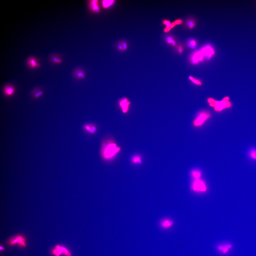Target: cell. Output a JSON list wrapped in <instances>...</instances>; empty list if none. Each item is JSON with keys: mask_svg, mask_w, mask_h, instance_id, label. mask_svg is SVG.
I'll return each instance as SVG.
<instances>
[{"mask_svg": "<svg viewBox=\"0 0 256 256\" xmlns=\"http://www.w3.org/2000/svg\"><path fill=\"white\" fill-rule=\"evenodd\" d=\"M103 143L105 145L102 143V154L103 157L106 159L112 158L120 150V147L112 141H108L106 143Z\"/></svg>", "mask_w": 256, "mask_h": 256, "instance_id": "obj_1", "label": "cell"}, {"mask_svg": "<svg viewBox=\"0 0 256 256\" xmlns=\"http://www.w3.org/2000/svg\"><path fill=\"white\" fill-rule=\"evenodd\" d=\"M229 98L228 97H224L223 100L220 101H217L213 98H209L208 100L210 105L215 107V110L217 111H220L226 108H229L232 105L231 103L229 101Z\"/></svg>", "mask_w": 256, "mask_h": 256, "instance_id": "obj_2", "label": "cell"}, {"mask_svg": "<svg viewBox=\"0 0 256 256\" xmlns=\"http://www.w3.org/2000/svg\"><path fill=\"white\" fill-rule=\"evenodd\" d=\"M52 254L55 256H72V254L66 247L59 244L56 245L52 251Z\"/></svg>", "mask_w": 256, "mask_h": 256, "instance_id": "obj_3", "label": "cell"}, {"mask_svg": "<svg viewBox=\"0 0 256 256\" xmlns=\"http://www.w3.org/2000/svg\"><path fill=\"white\" fill-rule=\"evenodd\" d=\"M73 78L76 80H83L86 77V72L83 67L78 66L74 68L72 72Z\"/></svg>", "mask_w": 256, "mask_h": 256, "instance_id": "obj_4", "label": "cell"}, {"mask_svg": "<svg viewBox=\"0 0 256 256\" xmlns=\"http://www.w3.org/2000/svg\"><path fill=\"white\" fill-rule=\"evenodd\" d=\"M210 116V114L208 113L205 112H201L194 121V124L196 126L201 125Z\"/></svg>", "mask_w": 256, "mask_h": 256, "instance_id": "obj_5", "label": "cell"}, {"mask_svg": "<svg viewBox=\"0 0 256 256\" xmlns=\"http://www.w3.org/2000/svg\"><path fill=\"white\" fill-rule=\"evenodd\" d=\"M25 240L23 236L21 235H18L10 239L9 243L12 245L18 244L21 247H25L26 246Z\"/></svg>", "mask_w": 256, "mask_h": 256, "instance_id": "obj_6", "label": "cell"}, {"mask_svg": "<svg viewBox=\"0 0 256 256\" xmlns=\"http://www.w3.org/2000/svg\"><path fill=\"white\" fill-rule=\"evenodd\" d=\"M119 106L122 112L124 113L128 112L131 102L127 97H123L120 99L119 102Z\"/></svg>", "mask_w": 256, "mask_h": 256, "instance_id": "obj_7", "label": "cell"}, {"mask_svg": "<svg viewBox=\"0 0 256 256\" xmlns=\"http://www.w3.org/2000/svg\"><path fill=\"white\" fill-rule=\"evenodd\" d=\"M49 60L51 64L55 65H59L63 62V59L62 56L60 54H53L50 56Z\"/></svg>", "mask_w": 256, "mask_h": 256, "instance_id": "obj_8", "label": "cell"}, {"mask_svg": "<svg viewBox=\"0 0 256 256\" xmlns=\"http://www.w3.org/2000/svg\"><path fill=\"white\" fill-rule=\"evenodd\" d=\"M192 187L194 190L198 191L204 192L206 187L204 183L202 181L197 180L193 183Z\"/></svg>", "mask_w": 256, "mask_h": 256, "instance_id": "obj_9", "label": "cell"}, {"mask_svg": "<svg viewBox=\"0 0 256 256\" xmlns=\"http://www.w3.org/2000/svg\"><path fill=\"white\" fill-rule=\"evenodd\" d=\"M27 63L28 67L31 69L38 68L40 66V64L35 57H31L28 58L27 60Z\"/></svg>", "mask_w": 256, "mask_h": 256, "instance_id": "obj_10", "label": "cell"}, {"mask_svg": "<svg viewBox=\"0 0 256 256\" xmlns=\"http://www.w3.org/2000/svg\"><path fill=\"white\" fill-rule=\"evenodd\" d=\"M232 246L230 243H227L224 244L218 245L217 249L224 254H227L232 248Z\"/></svg>", "mask_w": 256, "mask_h": 256, "instance_id": "obj_11", "label": "cell"}, {"mask_svg": "<svg viewBox=\"0 0 256 256\" xmlns=\"http://www.w3.org/2000/svg\"><path fill=\"white\" fill-rule=\"evenodd\" d=\"M3 92L6 96H10L13 95L15 92V88L12 84H9L6 85L4 87Z\"/></svg>", "mask_w": 256, "mask_h": 256, "instance_id": "obj_12", "label": "cell"}, {"mask_svg": "<svg viewBox=\"0 0 256 256\" xmlns=\"http://www.w3.org/2000/svg\"><path fill=\"white\" fill-rule=\"evenodd\" d=\"M173 220L168 219H165L162 220L160 223L161 227L164 229H167L171 228L173 225Z\"/></svg>", "mask_w": 256, "mask_h": 256, "instance_id": "obj_13", "label": "cell"}, {"mask_svg": "<svg viewBox=\"0 0 256 256\" xmlns=\"http://www.w3.org/2000/svg\"><path fill=\"white\" fill-rule=\"evenodd\" d=\"M43 93V91L41 88L40 87H37L32 91L31 95L34 98H37L41 96Z\"/></svg>", "mask_w": 256, "mask_h": 256, "instance_id": "obj_14", "label": "cell"}, {"mask_svg": "<svg viewBox=\"0 0 256 256\" xmlns=\"http://www.w3.org/2000/svg\"><path fill=\"white\" fill-rule=\"evenodd\" d=\"M83 128L86 131L91 134L95 133L97 130L96 127L93 124H86L84 125Z\"/></svg>", "mask_w": 256, "mask_h": 256, "instance_id": "obj_15", "label": "cell"}, {"mask_svg": "<svg viewBox=\"0 0 256 256\" xmlns=\"http://www.w3.org/2000/svg\"><path fill=\"white\" fill-rule=\"evenodd\" d=\"M202 52L203 55H205L208 59L210 58L214 53L212 49L209 47H207L204 49Z\"/></svg>", "mask_w": 256, "mask_h": 256, "instance_id": "obj_16", "label": "cell"}, {"mask_svg": "<svg viewBox=\"0 0 256 256\" xmlns=\"http://www.w3.org/2000/svg\"><path fill=\"white\" fill-rule=\"evenodd\" d=\"M91 7L93 11L96 12L99 11L100 9L98 0H91Z\"/></svg>", "mask_w": 256, "mask_h": 256, "instance_id": "obj_17", "label": "cell"}, {"mask_svg": "<svg viewBox=\"0 0 256 256\" xmlns=\"http://www.w3.org/2000/svg\"><path fill=\"white\" fill-rule=\"evenodd\" d=\"M117 48L118 50L120 51H125L128 48L127 44L125 41L120 42L118 44Z\"/></svg>", "mask_w": 256, "mask_h": 256, "instance_id": "obj_18", "label": "cell"}, {"mask_svg": "<svg viewBox=\"0 0 256 256\" xmlns=\"http://www.w3.org/2000/svg\"><path fill=\"white\" fill-rule=\"evenodd\" d=\"M248 155L252 160H256V149L253 148L250 149L248 152Z\"/></svg>", "mask_w": 256, "mask_h": 256, "instance_id": "obj_19", "label": "cell"}, {"mask_svg": "<svg viewBox=\"0 0 256 256\" xmlns=\"http://www.w3.org/2000/svg\"><path fill=\"white\" fill-rule=\"evenodd\" d=\"M114 0H103L102 5L104 8H107L111 5L114 2Z\"/></svg>", "mask_w": 256, "mask_h": 256, "instance_id": "obj_20", "label": "cell"}, {"mask_svg": "<svg viewBox=\"0 0 256 256\" xmlns=\"http://www.w3.org/2000/svg\"><path fill=\"white\" fill-rule=\"evenodd\" d=\"M131 160L132 162L134 164H140L142 162L141 157L137 155L133 156Z\"/></svg>", "mask_w": 256, "mask_h": 256, "instance_id": "obj_21", "label": "cell"}, {"mask_svg": "<svg viewBox=\"0 0 256 256\" xmlns=\"http://www.w3.org/2000/svg\"><path fill=\"white\" fill-rule=\"evenodd\" d=\"M187 25L189 28L192 29L195 26V24L193 20L189 19L187 21Z\"/></svg>", "mask_w": 256, "mask_h": 256, "instance_id": "obj_22", "label": "cell"}, {"mask_svg": "<svg viewBox=\"0 0 256 256\" xmlns=\"http://www.w3.org/2000/svg\"><path fill=\"white\" fill-rule=\"evenodd\" d=\"M166 39L167 43L171 44L174 46L175 45V42L171 37L169 36L167 37L166 38Z\"/></svg>", "mask_w": 256, "mask_h": 256, "instance_id": "obj_23", "label": "cell"}, {"mask_svg": "<svg viewBox=\"0 0 256 256\" xmlns=\"http://www.w3.org/2000/svg\"><path fill=\"white\" fill-rule=\"evenodd\" d=\"M188 45L190 47L194 48L196 47V43L195 40H192L188 42Z\"/></svg>", "mask_w": 256, "mask_h": 256, "instance_id": "obj_24", "label": "cell"}, {"mask_svg": "<svg viewBox=\"0 0 256 256\" xmlns=\"http://www.w3.org/2000/svg\"><path fill=\"white\" fill-rule=\"evenodd\" d=\"M189 79L194 83L198 85H201V83L199 81L196 79L191 76L189 77Z\"/></svg>", "mask_w": 256, "mask_h": 256, "instance_id": "obj_25", "label": "cell"}, {"mask_svg": "<svg viewBox=\"0 0 256 256\" xmlns=\"http://www.w3.org/2000/svg\"><path fill=\"white\" fill-rule=\"evenodd\" d=\"M193 176L196 178H199L201 174L198 171H194L192 172Z\"/></svg>", "mask_w": 256, "mask_h": 256, "instance_id": "obj_26", "label": "cell"}, {"mask_svg": "<svg viewBox=\"0 0 256 256\" xmlns=\"http://www.w3.org/2000/svg\"><path fill=\"white\" fill-rule=\"evenodd\" d=\"M176 25L180 24L182 23V21L181 19H178L175 21Z\"/></svg>", "mask_w": 256, "mask_h": 256, "instance_id": "obj_27", "label": "cell"}, {"mask_svg": "<svg viewBox=\"0 0 256 256\" xmlns=\"http://www.w3.org/2000/svg\"><path fill=\"white\" fill-rule=\"evenodd\" d=\"M178 51L179 53H182L183 51V49L182 47L181 46H179L178 48Z\"/></svg>", "mask_w": 256, "mask_h": 256, "instance_id": "obj_28", "label": "cell"}, {"mask_svg": "<svg viewBox=\"0 0 256 256\" xmlns=\"http://www.w3.org/2000/svg\"><path fill=\"white\" fill-rule=\"evenodd\" d=\"M163 23L164 24L167 25L170 23L169 21L165 20L163 21Z\"/></svg>", "mask_w": 256, "mask_h": 256, "instance_id": "obj_29", "label": "cell"}, {"mask_svg": "<svg viewBox=\"0 0 256 256\" xmlns=\"http://www.w3.org/2000/svg\"><path fill=\"white\" fill-rule=\"evenodd\" d=\"M171 23H169V24H168V25H166V28H169V27H170L171 26Z\"/></svg>", "mask_w": 256, "mask_h": 256, "instance_id": "obj_30", "label": "cell"}, {"mask_svg": "<svg viewBox=\"0 0 256 256\" xmlns=\"http://www.w3.org/2000/svg\"><path fill=\"white\" fill-rule=\"evenodd\" d=\"M3 249V247H1V246L0 247V250H2Z\"/></svg>", "mask_w": 256, "mask_h": 256, "instance_id": "obj_31", "label": "cell"}]
</instances>
